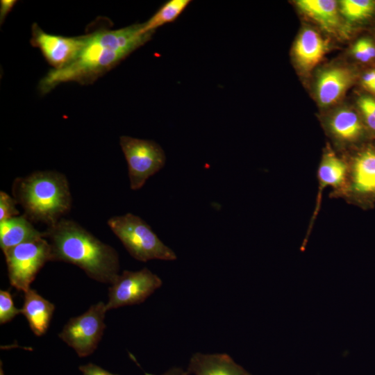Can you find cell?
<instances>
[{"instance_id":"277c9868","label":"cell","mask_w":375,"mask_h":375,"mask_svg":"<svg viewBox=\"0 0 375 375\" xmlns=\"http://www.w3.org/2000/svg\"><path fill=\"white\" fill-rule=\"evenodd\" d=\"M342 155L347 164L344 185L331 192V199H342L362 210L375 206V144H369Z\"/></svg>"},{"instance_id":"ba28073f","label":"cell","mask_w":375,"mask_h":375,"mask_svg":"<svg viewBox=\"0 0 375 375\" xmlns=\"http://www.w3.org/2000/svg\"><path fill=\"white\" fill-rule=\"evenodd\" d=\"M107 311L106 303L102 301L92 305L82 315L71 318L58 337L78 356H88L95 351L103 335Z\"/></svg>"},{"instance_id":"484cf974","label":"cell","mask_w":375,"mask_h":375,"mask_svg":"<svg viewBox=\"0 0 375 375\" xmlns=\"http://www.w3.org/2000/svg\"><path fill=\"white\" fill-rule=\"evenodd\" d=\"M17 1L14 0H2L1 1L0 8V19L1 24L5 19L7 15L10 12Z\"/></svg>"},{"instance_id":"7a4b0ae2","label":"cell","mask_w":375,"mask_h":375,"mask_svg":"<svg viewBox=\"0 0 375 375\" xmlns=\"http://www.w3.org/2000/svg\"><path fill=\"white\" fill-rule=\"evenodd\" d=\"M44 233L51 246V261L76 265L90 278L103 283L112 284L119 274L117 251L77 222L62 218Z\"/></svg>"},{"instance_id":"d4e9b609","label":"cell","mask_w":375,"mask_h":375,"mask_svg":"<svg viewBox=\"0 0 375 375\" xmlns=\"http://www.w3.org/2000/svg\"><path fill=\"white\" fill-rule=\"evenodd\" d=\"M352 53L357 60L363 62H367L372 60L358 41L352 48Z\"/></svg>"},{"instance_id":"7c38bea8","label":"cell","mask_w":375,"mask_h":375,"mask_svg":"<svg viewBox=\"0 0 375 375\" xmlns=\"http://www.w3.org/2000/svg\"><path fill=\"white\" fill-rule=\"evenodd\" d=\"M324 126L335 144L344 150L361 142L367 130L358 115L347 108L331 115L325 119Z\"/></svg>"},{"instance_id":"cb8c5ba5","label":"cell","mask_w":375,"mask_h":375,"mask_svg":"<svg viewBox=\"0 0 375 375\" xmlns=\"http://www.w3.org/2000/svg\"><path fill=\"white\" fill-rule=\"evenodd\" d=\"M83 375H116L93 363H88L79 367Z\"/></svg>"},{"instance_id":"9a60e30c","label":"cell","mask_w":375,"mask_h":375,"mask_svg":"<svg viewBox=\"0 0 375 375\" xmlns=\"http://www.w3.org/2000/svg\"><path fill=\"white\" fill-rule=\"evenodd\" d=\"M55 306L30 288L24 292L22 314L27 319L30 328L38 336L44 335L50 324Z\"/></svg>"},{"instance_id":"5bb4252c","label":"cell","mask_w":375,"mask_h":375,"mask_svg":"<svg viewBox=\"0 0 375 375\" xmlns=\"http://www.w3.org/2000/svg\"><path fill=\"white\" fill-rule=\"evenodd\" d=\"M187 372L194 375H252L226 353H196L190 360Z\"/></svg>"},{"instance_id":"8fae6325","label":"cell","mask_w":375,"mask_h":375,"mask_svg":"<svg viewBox=\"0 0 375 375\" xmlns=\"http://www.w3.org/2000/svg\"><path fill=\"white\" fill-rule=\"evenodd\" d=\"M31 44L38 48L48 63L58 69L72 62L83 48L86 35L65 37L50 34L37 24L32 26Z\"/></svg>"},{"instance_id":"44dd1931","label":"cell","mask_w":375,"mask_h":375,"mask_svg":"<svg viewBox=\"0 0 375 375\" xmlns=\"http://www.w3.org/2000/svg\"><path fill=\"white\" fill-rule=\"evenodd\" d=\"M22 313L21 309L15 306L12 297L8 290H0V324L10 322L17 315Z\"/></svg>"},{"instance_id":"5b68a950","label":"cell","mask_w":375,"mask_h":375,"mask_svg":"<svg viewBox=\"0 0 375 375\" xmlns=\"http://www.w3.org/2000/svg\"><path fill=\"white\" fill-rule=\"evenodd\" d=\"M108 226L119 239L135 259L147 262L151 260H174L175 252L165 245L139 216L132 213L110 217Z\"/></svg>"},{"instance_id":"7402d4cb","label":"cell","mask_w":375,"mask_h":375,"mask_svg":"<svg viewBox=\"0 0 375 375\" xmlns=\"http://www.w3.org/2000/svg\"><path fill=\"white\" fill-rule=\"evenodd\" d=\"M17 203L14 197L4 191H0V222L19 215Z\"/></svg>"},{"instance_id":"6da1fadb","label":"cell","mask_w":375,"mask_h":375,"mask_svg":"<svg viewBox=\"0 0 375 375\" xmlns=\"http://www.w3.org/2000/svg\"><path fill=\"white\" fill-rule=\"evenodd\" d=\"M153 33L145 31L143 24H135L86 35L85 44L76 58L62 68L51 69L40 81V92L46 94L68 81L83 85L93 83L150 40Z\"/></svg>"},{"instance_id":"ac0fdd59","label":"cell","mask_w":375,"mask_h":375,"mask_svg":"<svg viewBox=\"0 0 375 375\" xmlns=\"http://www.w3.org/2000/svg\"><path fill=\"white\" fill-rule=\"evenodd\" d=\"M299 8L326 31L335 32L340 26L338 4L333 0H299Z\"/></svg>"},{"instance_id":"3957f363","label":"cell","mask_w":375,"mask_h":375,"mask_svg":"<svg viewBox=\"0 0 375 375\" xmlns=\"http://www.w3.org/2000/svg\"><path fill=\"white\" fill-rule=\"evenodd\" d=\"M13 197L31 222L55 224L70 211L72 196L66 176L56 171H37L17 178Z\"/></svg>"},{"instance_id":"603a6c76","label":"cell","mask_w":375,"mask_h":375,"mask_svg":"<svg viewBox=\"0 0 375 375\" xmlns=\"http://www.w3.org/2000/svg\"><path fill=\"white\" fill-rule=\"evenodd\" d=\"M361 112L368 113L375 117V99L369 96H361L358 100Z\"/></svg>"},{"instance_id":"4316f807","label":"cell","mask_w":375,"mask_h":375,"mask_svg":"<svg viewBox=\"0 0 375 375\" xmlns=\"http://www.w3.org/2000/svg\"><path fill=\"white\" fill-rule=\"evenodd\" d=\"M358 42L371 59L375 58V45L370 40L362 38L358 40Z\"/></svg>"},{"instance_id":"30bf717a","label":"cell","mask_w":375,"mask_h":375,"mask_svg":"<svg viewBox=\"0 0 375 375\" xmlns=\"http://www.w3.org/2000/svg\"><path fill=\"white\" fill-rule=\"evenodd\" d=\"M347 172V164L345 158L333 149L331 146L327 143L323 150L317 168L318 190L315 208L308 224L306 234L301 247L302 251L306 248L312 227L320 210L322 194L324 189L327 187H331L332 188L331 192H335L342 188L345 183Z\"/></svg>"},{"instance_id":"f1b7e54d","label":"cell","mask_w":375,"mask_h":375,"mask_svg":"<svg viewBox=\"0 0 375 375\" xmlns=\"http://www.w3.org/2000/svg\"><path fill=\"white\" fill-rule=\"evenodd\" d=\"M145 375H151L149 374H145ZM162 375H189L187 371H184L183 369L180 367H173L166 372L165 373L162 374Z\"/></svg>"},{"instance_id":"9c48e42d","label":"cell","mask_w":375,"mask_h":375,"mask_svg":"<svg viewBox=\"0 0 375 375\" xmlns=\"http://www.w3.org/2000/svg\"><path fill=\"white\" fill-rule=\"evenodd\" d=\"M162 284L160 278L146 267L138 271L124 270L110 284L106 309L141 303Z\"/></svg>"},{"instance_id":"e0dca14e","label":"cell","mask_w":375,"mask_h":375,"mask_svg":"<svg viewBox=\"0 0 375 375\" xmlns=\"http://www.w3.org/2000/svg\"><path fill=\"white\" fill-rule=\"evenodd\" d=\"M44 237L25 215L0 222V247L3 252L20 244Z\"/></svg>"},{"instance_id":"2e32d148","label":"cell","mask_w":375,"mask_h":375,"mask_svg":"<svg viewBox=\"0 0 375 375\" xmlns=\"http://www.w3.org/2000/svg\"><path fill=\"white\" fill-rule=\"evenodd\" d=\"M327 47L326 42L319 33L310 28H305L294 43L295 60L303 70L309 72L321 61Z\"/></svg>"},{"instance_id":"d6986e66","label":"cell","mask_w":375,"mask_h":375,"mask_svg":"<svg viewBox=\"0 0 375 375\" xmlns=\"http://www.w3.org/2000/svg\"><path fill=\"white\" fill-rule=\"evenodd\" d=\"M191 2L190 0L167 1L149 20L143 23L144 30L147 32H155L157 28L174 22Z\"/></svg>"},{"instance_id":"ffe728a7","label":"cell","mask_w":375,"mask_h":375,"mask_svg":"<svg viewBox=\"0 0 375 375\" xmlns=\"http://www.w3.org/2000/svg\"><path fill=\"white\" fill-rule=\"evenodd\" d=\"M375 10V1L372 0H342L340 12L349 22H357L369 17Z\"/></svg>"},{"instance_id":"52a82bcc","label":"cell","mask_w":375,"mask_h":375,"mask_svg":"<svg viewBox=\"0 0 375 375\" xmlns=\"http://www.w3.org/2000/svg\"><path fill=\"white\" fill-rule=\"evenodd\" d=\"M119 144L128 165L130 187L137 190L159 172L165 164L162 147L152 140L126 135L119 138Z\"/></svg>"},{"instance_id":"83f0119b","label":"cell","mask_w":375,"mask_h":375,"mask_svg":"<svg viewBox=\"0 0 375 375\" xmlns=\"http://www.w3.org/2000/svg\"><path fill=\"white\" fill-rule=\"evenodd\" d=\"M375 81V70L367 72L362 77V83L364 86L369 89Z\"/></svg>"},{"instance_id":"4fadbf2b","label":"cell","mask_w":375,"mask_h":375,"mask_svg":"<svg viewBox=\"0 0 375 375\" xmlns=\"http://www.w3.org/2000/svg\"><path fill=\"white\" fill-rule=\"evenodd\" d=\"M353 81L351 71L344 67H333L321 72L317 79V98L323 106L335 103Z\"/></svg>"},{"instance_id":"8992f818","label":"cell","mask_w":375,"mask_h":375,"mask_svg":"<svg viewBox=\"0 0 375 375\" xmlns=\"http://www.w3.org/2000/svg\"><path fill=\"white\" fill-rule=\"evenodd\" d=\"M3 254L10 285L24 292L46 262L51 261V246L44 237L10 248Z\"/></svg>"},{"instance_id":"f546056e","label":"cell","mask_w":375,"mask_h":375,"mask_svg":"<svg viewBox=\"0 0 375 375\" xmlns=\"http://www.w3.org/2000/svg\"><path fill=\"white\" fill-rule=\"evenodd\" d=\"M369 90H372V91L375 92V81H374V83L372 84V85L369 88Z\"/></svg>"}]
</instances>
